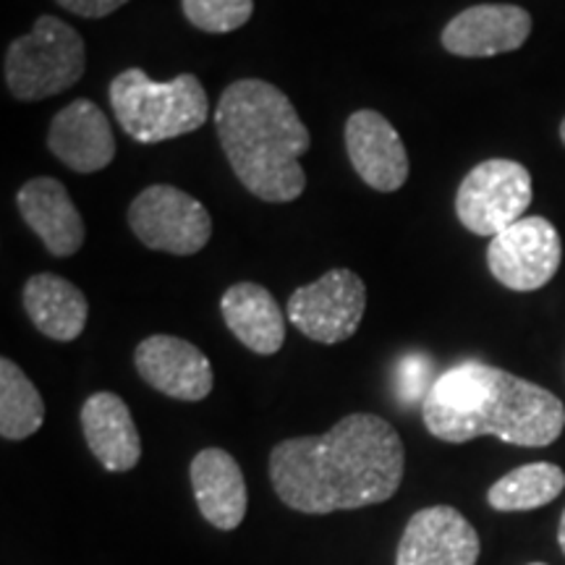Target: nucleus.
Here are the masks:
<instances>
[{"mask_svg": "<svg viewBox=\"0 0 565 565\" xmlns=\"http://www.w3.org/2000/svg\"><path fill=\"white\" fill-rule=\"evenodd\" d=\"M404 471V440L377 414H349L324 435L291 437L270 454L275 494L291 511L312 515L385 503Z\"/></svg>", "mask_w": 565, "mask_h": 565, "instance_id": "nucleus-1", "label": "nucleus"}, {"mask_svg": "<svg viewBox=\"0 0 565 565\" xmlns=\"http://www.w3.org/2000/svg\"><path fill=\"white\" fill-rule=\"evenodd\" d=\"M424 427L443 443L492 435L521 448H545L565 429V406L555 393L482 362L443 372L422 404Z\"/></svg>", "mask_w": 565, "mask_h": 565, "instance_id": "nucleus-2", "label": "nucleus"}, {"mask_svg": "<svg viewBox=\"0 0 565 565\" xmlns=\"http://www.w3.org/2000/svg\"><path fill=\"white\" fill-rule=\"evenodd\" d=\"M215 129L233 173L263 202H294L307 189L301 158L312 145L309 129L282 89L263 79L225 87Z\"/></svg>", "mask_w": 565, "mask_h": 565, "instance_id": "nucleus-3", "label": "nucleus"}, {"mask_svg": "<svg viewBox=\"0 0 565 565\" xmlns=\"http://www.w3.org/2000/svg\"><path fill=\"white\" fill-rule=\"evenodd\" d=\"M116 121L139 145H158L202 129L210 116L207 92L194 74L152 82L141 68H126L110 82Z\"/></svg>", "mask_w": 565, "mask_h": 565, "instance_id": "nucleus-4", "label": "nucleus"}, {"mask_svg": "<svg viewBox=\"0 0 565 565\" xmlns=\"http://www.w3.org/2000/svg\"><path fill=\"white\" fill-rule=\"evenodd\" d=\"M87 68L82 34L58 17H40L30 34L6 51V87L17 100L34 103L74 87Z\"/></svg>", "mask_w": 565, "mask_h": 565, "instance_id": "nucleus-5", "label": "nucleus"}, {"mask_svg": "<svg viewBox=\"0 0 565 565\" xmlns=\"http://www.w3.org/2000/svg\"><path fill=\"white\" fill-rule=\"evenodd\" d=\"M532 204V173L515 160H484L461 181L456 215L466 231L494 238L524 217Z\"/></svg>", "mask_w": 565, "mask_h": 565, "instance_id": "nucleus-6", "label": "nucleus"}, {"mask_svg": "<svg viewBox=\"0 0 565 565\" xmlns=\"http://www.w3.org/2000/svg\"><path fill=\"white\" fill-rule=\"evenodd\" d=\"M129 225L147 249L175 257L202 252L212 236V217L204 204L168 183L145 189L131 202Z\"/></svg>", "mask_w": 565, "mask_h": 565, "instance_id": "nucleus-7", "label": "nucleus"}, {"mask_svg": "<svg viewBox=\"0 0 565 565\" xmlns=\"http://www.w3.org/2000/svg\"><path fill=\"white\" fill-rule=\"evenodd\" d=\"M366 309V286L353 270L335 267L320 280L296 288L286 303L288 320L317 343H343L356 333Z\"/></svg>", "mask_w": 565, "mask_h": 565, "instance_id": "nucleus-8", "label": "nucleus"}, {"mask_svg": "<svg viewBox=\"0 0 565 565\" xmlns=\"http://www.w3.org/2000/svg\"><path fill=\"white\" fill-rule=\"evenodd\" d=\"M563 246L547 217H521L487 246V265L494 280L511 291H540L555 278Z\"/></svg>", "mask_w": 565, "mask_h": 565, "instance_id": "nucleus-9", "label": "nucleus"}, {"mask_svg": "<svg viewBox=\"0 0 565 565\" xmlns=\"http://www.w3.org/2000/svg\"><path fill=\"white\" fill-rule=\"evenodd\" d=\"M477 529L450 505L416 511L408 519L395 553V565H477Z\"/></svg>", "mask_w": 565, "mask_h": 565, "instance_id": "nucleus-10", "label": "nucleus"}, {"mask_svg": "<svg viewBox=\"0 0 565 565\" xmlns=\"http://www.w3.org/2000/svg\"><path fill=\"white\" fill-rule=\"evenodd\" d=\"M139 377L175 401H204L215 383L212 364L194 343L175 335H150L134 351Z\"/></svg>", "mask_w": 565, "mask_h": 565, "instance_id": "nucleus-11", "label": "nucleus"}, {"mask_svg": "<svg viewBox=\"0 0 565 565\" xmlns=\"http://www.w3.org/2000/svg\"><path fill=\"white\" fill-rule=\"evenodd\" d=\"M353 171L374 192H398L408 181V152L395 126L377 110H356L345 121Z\"/></svg>", "mask_w": 565, "mask_h": 565, "instance_id": "nucleus-12", "label": "nucleus"}, {"mask_svg": "<svg viewBox=\"0 0 565 565\" xmlns=\"http://www.w3.org/2000/svg\"><path fill=\"white\" fill-rule=\"evenodd\" d=\"M532 34V17L521 6H471L448 21L443 47L458 58H492L519 51Z\"/></svg>", "mask_w": 565, "mask_h": 565, "instance_id": "nucleus-13", "label": "nucleus"}, {"mask_svg": "<svg viewBox=\"0 0 565 565\" xmlns=\"http://www.w3.org/2000/svg\"><path fill=\"white\" fill-rule=\"evenodd\" d=\"M47 150L76 173H97L116 158L108 116L92 100H74L53 118Z\"/></svg>", "mask_w": 565, "mask_h": 565, "instance_id": "nucleus-14", "label": "nucleus"}, {"mask_svg": "<svg viewBox=\"0 0 565 565\" xmlns=\"http://www.w3.org/2000/svg\"><path fill=\"white\" fill-rule=\"evenodd\" d=\"M17 204L24 223L38 233L53 257H74L82 249L87 231L68 189L61 181L47 175L26 181L19 189Z\"/></svg>", "mask_w": 565, "mask_h": 565, "instance_id": "nucleus-15", "label": "nucleus"}, {"mask_svg": "<svg viewBox=\"0 0 565 565\" xmlns=\"http://www.w3.org/2000/svg\"><path fill=\"white\" fill-rule=\"evenodd\" d=\"M192 490L194 500L200 505L204 521L221 532H233L242 526L246 519V479L242 475V466L236 463L228 450L223 448H204L194 456L192 469Z\"/></svg>", "mask_w": 565, "mask_h": 565, "instance_id": "nucleus-16", "label": "nucleus"}, {"mask_svg": "<svg viewBox=\"0 0 565 565\" xmlns=\"http://www.w3.org/2000/svg\"><path fill=\"white\" fill-rule=\"evenodd\" d=\"M82 433L92 456L113 475H124L139 463L141 440L121 395H89L82 406Z\"/></svg>", "mask_w": 565, "mask_h": 565, "instance_id": "nucleus-17", "label": "nucleus"}, {"mask_svg": "<svg viewBox=\"0 0 565 565\" xmlns=\"http://www.w3.org/2000/svg\"><path fill=\"white\" fill-rule=\"evenodd\" d=\"M223 320L246 349L273 356L286 343V317L280 303L257 282H236L221 299Z\"/></svg>", "mask_w": 565, "mask_h": 565, "instance_id": "nucleus-18", "label": "nucleus"}, {"mask_svg": "<svg viewBox=\"0 0 565 565\" xmlns=\"http://www.w3.org/2000/svg\"><path fill=\"white\" fill-rule=\"evenodd\" d=\"M24 309L34 328L58 343L76 341L87 328V296L61 275H32L24 286Z\"/></svg>", "mask_w": 565, "mask_h": 565, "instance_id": "nucleus-19", "label": "nucleus"}, {"mask_svg": "<svg viewBox=\"0 0 565 565\" xmlns=\"http://www.w3.org/2000/svg\"><path fill=\"white\" fill-rule=\"evenodd\" d=\"M565 487V475L555 463H526L513 469L511 475L498 479L487 492V500L494 511L515 513V511H534L553 503Z\"/></svg>", "mask_w": 565, "mask_h": 565, "instance_id": "nucleus-20", "label": "nucleus"}, {"mask_svg": "<svg viewBox=\"0 0 565 565\" xmlns=\"http://www.w3.org/2000/svg\"><path fill=\"white\" fill-rule=\"evenodd\" d=\"M45 422V401L32 380L9 356L0 359V435L3 440H26Z\"/></svg>", "mask_w": 565, "mask_h": 565, "instance_id": "nucleus-21", "label": "nucleus"}, {"mask_svg": "<svg viewBox=\"0 0 565 565\" xmlns=\"http://www.w3.org/2000/svg\"><path fill=\"white\" fill-rule=\"evenodd\" d=\"M181 6L183 17L210 34L242 30L254 13V0H181Z\"/></svg>", "mask_w": 565, "mask_h": 565, "instance_id": "nucleus-22", "label": "nucleus"}, {"mask_svg": "<svg viewBox=\"0 0 565 565\" xmlns=\"http://www.w3.org/2000/svg\"><path fill=\"white\" fill-rule=\"evenodd\" d=\"M429 374H433V362L427 356H406L398 370L401 398L408 401V404H414V401L424 404V398H427V393L435 385L429 383Z\"/></svg>", "mask_w": 565, "mask_h": 565, "instance_id": "nucleus-23", "label": "nucleus"}, {"mask_svg": "<svg viewBox=\"0 0 565 565\" xmlns=\"http://www.w3.org/2000/svg\"><path fill=\"white\" fill-rule=\"evenodd\" d=\"M126 3L129 0H58V6L82 19H105Z\"/></svg>", "mask_w": 565, "mask_h": 565, "instance_id": "nucleus-24", "label": "nucleus"}, {"mask_svg": "<svg viewBox=\"0 0 565 565\" xmlns=\"http://www.w3.org/2000/svg\"><path fill=\"white\" fill-rule=\"evenodd\" d=\"M557 542H561V550H563V555H565V511H563V515H561V529H557Z\"/></svg>", "mask_w": 565, "mask_h": 565, "instance_id": "nucleus-25", "label": "nucleus"}, {"mask_svg": "<svg viewBox=\"0 0 565 565\" xmlns=\"http://www.w3.org/2000/svg\"><path fill=\"white\" fill-rule=\"evenodd\" d=\"M561 139H563V145H565V118H563V124H561Z\"/></svg>", "mask_w": 565, "mask_h": 565, "instance_id": "nucleus-26", "label": "nucleus"}, {"mask_svg": "<svg viewBox=\"0 0 565 565\" xmlns=\"http://www.w3.org/2000/svg\"><path fill=\"white\" fill-rule=\"evenodd\" d=\"M529 565H545V563H529Z\"/></svg>", "mask_w": 565, "mask_h": 565, "instance_id": "nucleus-27", "label": "nucleus"}]
</instances>
